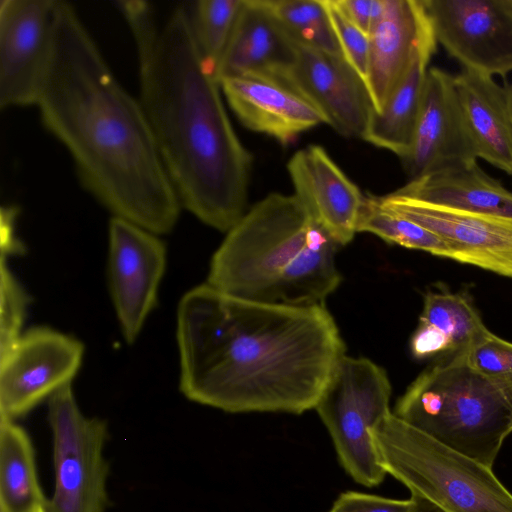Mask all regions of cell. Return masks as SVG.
I'll list each match as a JSON object with an SVG mask.
<instances>
[{"instance_id": "20", "label": "cell", "mask_w": 512, "mask_h": 512, "mask_svg": "<svg viewBox=\"0 0 512 512\" xmlns=\"http://www.w3.org/2000/svg\"><path fill=\"white\" fill-rule=\"evenodd\" d=\"M477 158L512 176V120L507 88L492 76L463 69L454 76Z\"/></svg>"}, {"instance_id": "9", "label": "cell", "mask_w": 512, "mask_h": 512, "mask_svg": "<svg viewBox=\"0 0 512 512\" xmlns=\"http://www.w3.org/2000/svg\"><path fill=\"white\" fill-rule=\"evenodd\" d=\"M437 43L466 70L512 72V0H423Z\"/></svg>"}, {"instance_id": "24", "label": "cell", "mask_w": 512, "mask_h": 512, "mask_svg": "<svg viewBox=\"0 0 512 512\" xmlns=\"http://www.w3.org/2000/svg\"><path fill=\"white\" fill-rule=\"evenodd\" d=\"M46 502L30 437L15 420L0 416V512H39Z\"/></svg>"}, {"instance_id": "6", "label": "cell", "mask_w": 512, "mask_h": 512, "mask_svg": "<svg viewBox=\"0 0 512 512\" xmlns=\"http://www.w3.org/2000/svg\"><path fill=\"white\" fill-rule=\"evenodd\" d=\"M379 461L411 492L444 512H512V493L491 467L461 454L394 413L373 432Z\"/></svg>"}, {"instance_id": "16", "label": "cell", "mask_w": 512, "mask_h": 512, "mask_svg": "<svg viewBox=\"0 0 512 512\" xmlns=\"http://www.w3.org/2000/svg\"><path fill=\"white\" fill-rule=\"evenodd\" d=\"M366 85L380 112L408 73L416 56L436 52L437 41L423 0H385V10L369 34Z\"/></svg>"}, {"instance_id": "15", "label": "cell", "mask_w": 512, "mask_h": 512, "mask_svg": "<svg viewBox=\"0 0 512 512\" xmlns=\"http://www.w3.org/2000/svg\"><path fill=\"white\" fill-rule=\"evenodd\" d=\"M477 159L460 107L454 76L429 68L408 155L402 159L410 180Z\"/></svg>"}, {"instance_id": "11", "label": "cell", "mask_w": 512, "mask_h": 512, "mask_svg": "<svg viewBox=\"0 0 512 512\" xmlns=\"http://www.w3.org/2000/svg\"><path fill=\"white\" fill-rule=\"evenodd\" d=\"M57 0L0 1V107L35 105Z\"/></svg>"}, {"instance_id": "17", "label": "cell", "mask_w": 512, "mask_h": 512, "mask_svg": "<svg viewBox=\"0 0 512 512\" xmlns=\"http://www.w3.org/2000/svg\"><path fill=\"white\" fill-rule=\"evenodd\" d=\"M287 170L294 195L314 221L339 245L348 244L357 233L366 195L319 145L296 151Z\"/></svg>"}, {"instance_id": "19", "label": "cell", "mask_w": 512, "mask_h": 512, "mask_svg": "<svg viewBox=\"0 0 512 512\" xmlns=\"http://www.w3.org/2000/svg\"><path fill=\"white\" fill-rule=\"evenodd\" d=\"M222 94L247 129L283 145L324 120L302 96L280 81L259 77H231L219 81Z\"/></svg>"}, {"instance_id": "10", "label": "cell", "mask_w": 512, "mask_h": 512, "mask_svg": "<svg viewBox=\"0 0 512 512\" xmlns=\"http://www.w3.org/2000/svg\"><path fill=\"white\" fill-rule=\"evenodd\" d=\"M84 347L47 327L33 328L0 354V416L15 420L70 384Z\"/></svg>"}, {"instance_id": "3", "label": "cell", "mask_w": 512, "mask_h": 512, "mask_svg": "<svg viewBox=\"0 0 512 512\" xmlns=\"http://www.w3.org/2000/svg\"><path fill=\"white\" fill-rule=\"evenodd\" d=\"M118 5L135 43L139 101L180 204L228 232L247 211L253 158L197 44L190 10L160 17L146 1Z\"/></svg>"}, {"instance_id": "30", "label": "cell", "mask_w": 512, "mask_h": 512, "mask_svg": "<svg viewBox=\"0 0 512 512\" xmlns=\"http://www.w3.org/2000/svg\"><path fill=\"white\" fill-rule=\"evenodd\" d=\"M470 364L494 377L512 379V343L489 329L479 335L466 349Z\"/></svg>"}, {"instance_id": "27", "label": "cell", "mask_w": 512, "mask_h": 512, "mask_svg": "<svg viewBox=\"0 0 512 512\" xmlns=\"http://www.w3.org/2000/svg\"><path fill=\"white\" fill-rule=\"evenodd\" d=\"M242 0H199L190 8L194 35L212 73L223 54Z\"/></svg>"}, {"instance_id": "1", "label": "cell", "mask_w": 512, "mask_h": 512, "mask_svg": "<svg viewBox=\"0 0 512 512\" xmlns=\"http://www.w3.org/2000/svg\"><path fill=\"white\" fill-rule=\"evenodd\" d=\"M177 340L182 393L230 413L315 409L345 355L324 304L257 302L209 284L182 297Z\"/></svg>"}, {"instance_id": "8", "label": "cell", "mask_w": 512, "mask_h": 512, "mask_svg": "<svg viewBox=\"0 0 512 512\" xmlns=\"http://www.w3.org/2000/svg\"><path fill=\"white\" fill-rule=\"evenodd\" d=\"M48 421L53 438L55 486L45 512H105L109 500V465L104 457L108 437L104 420L86 417L71 383L49 397Z\"/></svg>"}, {"instance_id": "31", "label": "cell", "mask_w": 512, "mask_h": 512, "mask_svg": "<svg viewBox=\"0 0 512 512\" xmlns=\"http://www.w3.org/2000/svg\"><path fill=\"white\" fill-rule=\"evenodd\" d=\"M414 501L347 491L334 502L330 512H411Z\"/></svg>"}, {"instance_id": "7", "label": "cell", "mask_w": 512, "mask_h": 512, "mask_svg": "<svg viewBox=\"0 0 512 512\" xmlns=\"http://www.w3.org/2000/svg\"><path fill=\"white\" fill-rule=\"evenodd\" d=\"M391 393L382 367L367 358L345 354L315 407L342 467L363 486H377L387 474L379 461L373 432L392 413Z\"/></svg>"}, {"instance_id": "18", "label": "cell", "mask_w": 512, "mask_h": 512, "mask_svg": "<svg viewBox=\"0 0 512 512\" xmlns=\"http://www.w3.org/2000/svg\"><path fill=\"white\" fill-rule=\"evenodd\" d=\"M297 51L298 45L276 19L266 0H242L214 76L218 82L231 77L282 82L296 60Z\"/></svg>"}, {"instance_id": "26", "label": "cell", "mask_w": 512, "mask_h": 512, "mask_svg": "<svg viewBox=\"0 0 512 512\" xmlns=\"http://www.w3.org/2000/svg\"><path fill=\"white\" fill-rule=\"evenodd\" d=\"M357 232L372 233L388 243L451 259L446 243L435 233L383 207L377 196L366 195Z\"/></svg>"}, {"instance_id": "4", "label": "cell", "mask_w": 512, "mask_h": 512, "mask_svg": "<svg viewBox=\"0 0 512 512\" xmlns=\"http://www.w3.org/2000/svg\"><path fill=\"white\" fill-rule=\"evenodd\" d=\"M339 246L294 194L271 193L227 232L212 257L207 284L257 302L324 304L341 282Z\"/></svg>"}, {"instance_id": "35", "label": "cell", "mask_w": 512, "mask_h": 512, "mask_svg": "<svg viewBox=\"0 0 512 512\" xmlns=\"http://www.w3.org/2000/svg\"><path fill=\"white\" fill-rule=\"evenodd\" d=\"M39 512H45V511H44V509H42V510H41V511H39Z\"/></svg>"}, {"instance_id": "29", "label": "cell", "mask_w": 512, "mask_h": 512, "mask_svg": "<svg viewBox=\"0 0 512 512\" xmlns=\"http://www.w3.org/2000/svg\"><path fill=\"white\" fill-rule=\"evenodd\" d=\"M325 3L343 58L366 82L370 53L369 35L344 15L335 0H325Z\"/></svg>"}, {"instance_id": "34", "label": "cell", "mask_w": 512, "mask_h": 512, "mask_svg": "<svg viewBox=\"0 0 512 512\" xmlns=\"http://www.w3.org/2000/svg\"><path fill=\"white\" fill-rule=\"evenodd\" d=\"M506 88H507L510 115H511V120H512V82Z\"/></svg>"}, {"instance_id": "28", "label": "cell", "mask_w": 512, "mask_h": 512, "mask_svg": "<svg viewBox=\"0 0 512 512\" xmlns=\"http://www.w3.org/2000/svg\"><path fill=\"white\" fill-rule=\"evenodd\" d=\"M28 298L1 255L0 354L21 336Z\"/></svg>"}, {"instance_id": "13", "label": "cell", "mask_w": 512, "mask_h": 512, "mask_svg": "<svg viewBox=\"0 0 512 512\" xmlns=\"http://www.w3.org/2000/svg\"><path fill=\"white\" fill-rule=\"evenodd\" d=\"M166 265L154 233L119 217L109 223V281L123 335L133 342L153 309Z\"/></svg>"}, {"instance_id": "32", "label": "cell", "mask_w": 512, "mask_h": 512, "mask_svg": "<svg viewBox=\"0 0 512 512\" xmlns=\"http://www.w3.org/2000/svg\"><path fill=\"white\" fill-rule=\"evenodd\" d=\"M335 2L344 15L368 35L385 10V0H335Z\"/></svg>"}, {"instance_id": "33", "label": "cell", "mask_w": 512, "mask_h": 512, "mask_svg": "<svg viewBox=\"0 0 512 512\" xmlns=\"http://www.w3.org/2000/svg\"><path fill=\"white\" fill-rule=\"evenodd\" d=\"M411 498L414 501V506L411 512H444L439 507L423 498L413 495H411Z\"/></svg>"}, {"instance_id": "21", "label": "cell", "mask_w": 512, "mask_h": 512, "mask_svg": "<svg viewBox=\"0 0 512 512\" xmlns=\"http://www.w3.org/2000/svg\"><path fill=\"white\" fill-rule=\"evenodd\" d=\"M395 195L446 208L512 218V191L477 161L410 180Z\"/></svg>"}, {"instance_id": "12", "label": "cell", "mask_w": 512, "mask_h": 512, "mask_svg": "<svg viewBox=\"0 0 512 512\" xmlns=\"http://www.w3.org/2000/svg\"><path fill=\"white\" fill-rule=\"evenodd\" d=\"M377 198L383 207L440 237L452 260L512 278V218L446 208L394 193Z\"/></svg>"}, {"instance_id": "2", "label": "cell", "mask_w": 512, "mask_h": 512, "mask_svg": "<svg viewBox=\"0 0 512 512\" xmlns=\"http://www.w3.org/2000/svg\"><path fill=\"white\" fill-rule=\"evenodd\" d=\"M68 151L82 186L105 208L154 234L175 226L180 201L139 99L118 81L76 9L56 2L35 105Z\"/></svg>"}, {"instance_id": "22", "label": "cell", "mask_w": 512, "mask_h": 512, "mask_svg": "<svg viewBox=\"0 0 512 512\" xmlns=\"http://www.w3.org/2000/svg\"><path fill=\"white\" fill-rule=\"evenodd\" d=\"M487 329L466 293L428 291L410 350L417 359H436L467 348Z\"/></svg>"}, {"instance_id": "5", "label": "cell", "mask_w": 512, "mask_h": 512, "mask_svg": "<svg viewBox=\"0 0 512 512\" xmlns=\"http://www.w3.org/2000/svg\"><path fill=\"white\" fill-rule=\"evenodd\" d=\"M465 349L427 366L399 398L394 415L492 468L512 433V379L479 371Z\"/></svg>"}, {"instance_id": "14", "label": "cell", "mask_w": 512, "mask_h": 512, "mask_svg": "<svg viewBox=\"0 0 512 512\" xmlns=\"http://www.w3.org/2000/svg\"><path fill=\"white\" fill-rule=\"evenodd\" d=\"M282 83L307 100L338 134L363 137L374 108L365 80L343 56L298 45Z\"/></svg>"}, {"instance_id": "23", "label": "cell", "mask_w": 512, "mask_h": 512, "mask_svg": "<svg viewBox=\"0 0 512 512\" xmlns=\"http://www.w3.org/2000/svg\"><path fill=\"white\" fill-rule=\"evenodd\" d=\"M434 53L425 51L416 56L384 108L371 113L363 140L389 150L401 160L408 155L421 108L428 64Z\"/></svg>"}, {"instance_id": "25", "label": "cell", "mask_w": 512, "mask_h": 512, "mask_svg": "<svg viewBox=\"0 0 512 512\" xmlns=\"http://www.w3.org/2000/svg\"><path fill=\"white\" fill-rule=\"evenodd\" d=\"M266 3L297 45L342 56L325 0H266Z\"/></svg>"}]
</instances>
